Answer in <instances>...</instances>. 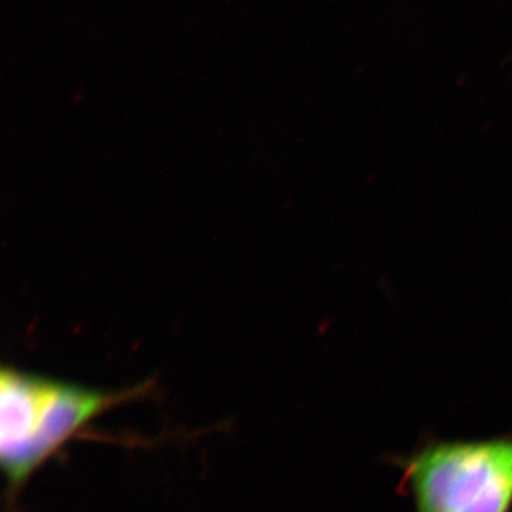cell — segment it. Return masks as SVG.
Listing matches in <instances>:
<instances>
[{
  "mask_svg": "<svg viewBox=\"0 0 512 512\" xmlns=\"http://www.w3.org/2000/svg\"><path fill=\"white\" fill-rule=\"evenodd\" d=\"M147 389L144 384L111 392L5 367L0 373V463L9 503L87 424Z\"/></svg>",
  "mask_w": 512,
  "mask_h": 512,
  "instance_id": "6da1fadb",
  "label": "cell"
},
{
  "mask_svg": "<svg viewBox=\"0 0 512 512\" xmlns=\"http://www.w3.org/2000/svg\"><path fill=\"white\" fill-rule=\"evenodd\" d=\"M393 463L416 512L512 511V436L430 441Z\"/></svg>",
  "mask_w": 512,
  "mask_h": 512,
  "instance_id": "7a4b0ae2",
  "label": "cell"
}]
</instances>
